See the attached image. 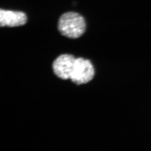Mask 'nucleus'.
<instances>
[{
  "mask_svg": "<svg viewBox=\"0 0 151 151\" xmlns=\"http://www.w3.org/2000/svg\"><path fill=\"white\" fill-rule=\"evenodd\" d=\"M85 20L78 13L68 12L62 15L58 22V29L63 35L70 38H78L85 32Z\"/></svg>",
  "mask_w": 151,
  "mask_h": 151,
  "instance_id": "obj_1",
  "label": "nucleus"
},
{
  "mask_svg": "<svg viewBox=\"0 0 151 151\" xmlns=\"http://www.w3.org/2000/svg\"><path fill=\"white\" fill-rule=\"evenodd\" d=\"M95 74L94 67L90 60L79 57L76 58L70 80L76 85L87 84L93 80Z\"/></svg>",
  "mask_w": 151,
  "mask_h": 151,
  "instance_id": "obj_2",
  "label": "nucleus"
},
{
  "mask_svg": "<svg viewBox=\"0 0 151 151\" xmlns=\"http://www.w3.org/2000/svg\"><path fill=\"white\" fill-rule=\"evenodd\" d=\"M76 58L69 54H62L53 62L52 68L54 74L62 80L70 79Z\"/></svg>",
  "mask_w": 151,
  "mask_h": 151,
  "instance_id": "obj_3",
  "label": "nucleus"
},
{
  "mask_svg": "<svg viewBox=\"0 0 151 151\" xmlns=\"http://www.w3.org/2000/svg\"><path fill=\"white\" fill-rule=\"evenodd\" d=\"M27 22V17L23 12L0 10V25L3 27H14L23 26Z\"/></svg>",
  "mask_w": 151,
  "mask_h": 151,
  "instance_id": "obj_4",
  "label": "nucleus"
}]
</instances>
